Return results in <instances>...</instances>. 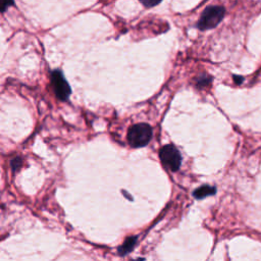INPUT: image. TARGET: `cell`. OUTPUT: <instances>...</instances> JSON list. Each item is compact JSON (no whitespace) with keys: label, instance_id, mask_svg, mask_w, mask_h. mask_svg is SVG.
Wrapping results in <instances>:
<instances>
[{"label":"cell","instance_id":"obj_3","mask_svg":"<svg viewBox=\"0 0 261 261\" xmlns=\"http://www.w3.org/2000/svg\"><path fill=\"white\" fill-rule=\"evenodd\" d=\"M159 157L163 165L171 171H177L181 163V155L173 145H165L159 151Z\"/></svg>","mask_w":261,"mask_h":261},{"label":"cell","instance_id":"obj_9","mask_svg":"<svg viewBox=\"0 0 261 261\" xmlns=\"http://www.w3.org/2000/svg\"><path fill=\"white\" fill-rule=\"evenodd\" d=\"M210 81H211L210 77H206L205 75H203L201 79H199V80L197 81V84H198L199 87H200V86H206V85H208V84L210 83Z\"/></svg>","mask_w":261,"mask_h":261},{"label":"cell","instance_id":"obj_8","mask_svg":"<svg viewBox=\"0 0 261 261\" xmlns=\"http://www.w3.org/2000/svg\"><path fill=\"white\" fill-rule=\"evenodd\" d=\"M145 6L147 7H152V6H155L157 4H159L162 0H140Z\"/></svg>","mask_w":261,"mask_h":261},{"label":"cell","instance_id":"obj_11","mask_svg":"<svg viewBox=\"0 0 261 261\" xmlns=\"http://www.w3.org/2000/svg\"><path fill=\"white\" fill-rule=\"evenodd\" d=\"M233 79H234L237 84H241L243 82V77L242 76H233Z\"/></svg>","mask_w":261,"mask_h":261},{"label":"cell","instance_id":"obj_7","mask_svg":"<svg viewBox=\"0 0 261 261\" xmlns=\"http://www.w3.org/2000/svg\"><path fill=\"white\" fill-rule=\"evenodd\" d=\"M11 5H13V0H0V12L5 11Z\"/></svg>","mask_w":261,"mask_h":261},{"label":"cell","instance_id":"obj_5","mask_svg":"<svg viewBox=\"0 0 261 261\" xmlns=\"http://www.w3.org/2000/svg\"><path fill=\"white\" fill-rule=\"evenodd\" d=\"M215 193H216V189L214 187L205 185V186H201L200 188L195 190L194 193H193V196L196 199H203V198H206L208 196H212Z\"/></svg>","mask_w":261,"mask_h":261},{"label":"cell","instance_id":"obj_6","mask_svg":"<svg viewBox=\"0 0 261 261\" xmlns=\"http://www.w3.org/2000/svg\"><path fill=\"white\" fill-rule=\"evenodd\" d=\"M136 242H137V237H130V238H127L124 243L118 248V253L120 255H124V254H127L136 245Z\"/></svg>","mask_w":261,"mask_h":261},{"label":"cell","instance_id":"obj_4","mask_svg":"<svg viewBox=\"0 0 261 261\" xmlns=\"http://www.w3.org/2000/svg\"><path fill=\"white\" fill-rule=\"evenodd\" d=\"M51 83L54 93L60 100H66L70 95V87L60 70H54L51 73Z\"/></svg>","mask_w":261,"mask_h":261},{"label":"cell","instance_id":"obj_1","mask_svg":"<svg viewBox=\"0 0 261 261\" xmlns=\"http://www.w3.org/2000/svg\"><path fill=\"white\" fill-rule=\"evenodd\" d=\"M152 138V128L147 123H137L129 127L127 132V141L134 148L146 146Z\"/></svg>","mask_w":261,"mask_h":261},{"label":"cell","instance_id":"obj_2","mask_svg":"<svg viewBox=\"0 0 261 261\" xmlns=\"http://www.w3.org/2000/svg\"><path fill=\"white\" fill-rule=\"evenodd\" d=\"M224 16V8L222 6H210L207 7L198 22V28L202 31L215 28Z\"/></svg>","mask_w":261,"mask_h":261},{"label":"cell","instance_id":"obj_10","mask_svg":"<svg viewBox=\"0 0 261 261\" xmlns=\"http://www.w3.org/2000/svg\"><path fill=\"white\" fill-rule=\"evenodd\" d=\"M20 162H21V161H20V159H19V158H15L14 160H12V161H11V166L13 167V169H14V170H15L18 166H20V164H21Z\"/></svg>","mask_w":261,"mask_h":261}]
</instances>
